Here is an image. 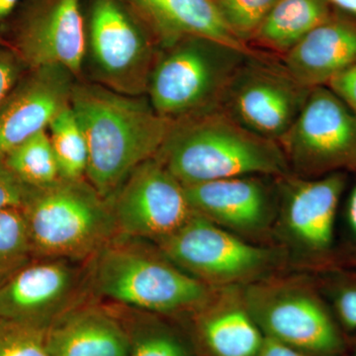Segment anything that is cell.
Returning <instances> with one entry per match:
<instances>
[{
    "instance_id": "18",
    "label": "cell",
    "mask_w": 356,
    "mask_h": 356,
    "mask_svg": "<svg viewBox=\"0 0 356 356\" xmlns=\"http://www.w3.org/2000/svg\"><path fill=\"white\" fill-rule=\"evenodd\" d=\"M51 356H128V339L116 312L74 306L47 327Z\"/></svg>"
},
{
    "instance_id": "21",
    "label": "cell",
    "mask_w": 356,
    "mask_h": 356,
    "mask_svg": "<svg viewBox=\"0 0 356 356\" xmlns=\"http://www.w3.org/2000/svg\"><path fill=\"white\" fill-rule=\"evenodd\" d=\"M330 16L327 0H277L252 41L284 56Z\"/></svg>"
},
{
    "instance_id": "4",
    "label": "cell",
    "mask_w": 356,
    "mask_h": 356,
    "mask_svg": "<svg viewBox=\"0 0 356 356\" xmlns=\"http://www.w3.org/2000/svg\"><path fill=\"white\" fill-rule=\"evenodd\" d=\"M97 291L133 310L156 315L198 312L212 299L207 284L153 250L113 240L93 257Z\"/></svg>"
},
{
    "instance_id": "3",
    "label": "cell",
    "mask_w": 356,
    "mask_h": 356,
    "mask_svg": "<svg viewBox=\"0 0 356 356\" xmlns=\"http://www.w3.org/2000/svg\"><path fill=\"white\" fill-rule=\"evenodd\" d=\"M33 257L93 259L117 233L111 205L86 178L29 187L22 206Z\"/></svg>"
},
{
    "instance_id": "22",
    "label": "cell",
    "mask_w": 356,
    "mask_h": 356,
    "mask_svg": "<svg viewBox=\"0 0 356 356\" xmlns=\"http://www.w3.org/2000/svg\"><path fill=\"white\" fill-rule=\"evenodd\" d=\"M119 314L128 339V356H194L188 339L156 314Z\"/></svg>"
},
{
    "instance_id": "34",
    "label": "cell",
    "mask_w": 356,
    "mask_h": 356,
    "mask_svg": "<svg viewBox=\"0 0 356 356\" xmlns=\"http://www.w3.org/2000/svg\"><path fill=\"white\" fill-rule=\"evenodd\" d=\"M348 221L351 231L356 235V185L351 191L348 203Z\"/></svg>"
},
{
    "instance_id": "5",
    "label": "cell",
    "mask_w": 356,
    "mask_h": 356,
    "mask_svg": "<svg viewBox=\"0 0 356 356\" xmlns=\"http://www.w3.org/2000/svg\"><path fill=\"white\" fill-rule=\"evenodd\" d=\"M247 53L202 37H187L161 48L147 96L161 116L178 121L219 108Z\"/></svg>"
},
{
    "instance_id": "31",
    "label": "cell",
    "mask_w": 356,
    "mask_h": 356,
    "mask_svg": "<svg viewBox=\"0 0 356 356\" xmlns=\"http://www.w3.org/2000/svg\"><path fill=\"white\" fill-rule=\"evenodd\" d=\"M337 310L346 327L356 329V288L343 290L339 295Z\"/></svg>"
},
{
    "instance_id": "19",
    "label": "cell",
    "mask_w": 356,
    "mask_h": 356,
    "mask_svg": "<svg viewBox=\"0 0 356 356\" xmlns=\"http://www.w3.org/2000/svg\"><path fill=\"white\" fill-rule=\"evenodd\" d=\"M344 184L346 179L339 172L315 180H291L284 192V216L297 242L313 250L331 245Z\"/></svg>"
},
{
    "instance_id": "9",
    "label": "cell",
    "mask_w": 356,
    "mask_h": 356,
    "mask_svg": "<svg viewBox=\"0 0 356 356\" xmlns=\"http://www.w3.org/2000/svg\"><path fill=\"white\" fill-rule=\"evenodd\" d=\"M158 243L166 259L205 284L250 280L267 270L275 255L243 242L197 213Z\"/></svg>"
},
{
    "instance_id": "25",
    "label": "cell",
    "mask_w": 356,
    "mask_h": 356,
    "mask_svg": "<svg viewBox=\"0 0 356 356\" xmlns=\"http://www.w3.org/2000/svg\"><path fill=\"white\" fill-rule=\"evenodd\" d=\"M32 257L22 210L18 207L0 209V284L30 264Z\"/></svg>"
},
{
    "instance_id": "14",
    "label": "cell",
    "mask_w": 356,
    "mask_h": 356,
    "mask_svg": "<svg viewBox=\"0 0 356 356\" xmlns=\"http://www.w3.org/2000/svg\"><path fill=\"white\" fill-rule=\"evenodd\" d=\"M79 273L65 259L30 262L0 284V318L48 327L74 308Z\"/></svg>"
},
{
    "instance_id": "13",
    "label": "cell",
    "mask_w": 356,
    "mask_h": 356,
    "mask_svg": "<svg viewBox=\"0 0 356 356\" xmlns=\"http://www.w3.org/2000/svg\"><path fill=\"white\" fill-rule=\"evenodd\" d=\"M79 77L60 65L26 70L0 105V156L35 134L70 106Z\"/></svg>"
},
{
    "instance_id": "6",
    "label": "cell",
    "mask_w": 356,
    "mask_h": 356,
    "mask_svg": "<svg viewBox=\"0 0 356 356\" xmlns=\"http://www.w3.org/2000/svg\"><path fill=\"white\" fill-rule=\"evenodd\" d=\"M84 70L91 83L122 95H147L161 47L126 0H90Z\"/></svg>"
},
{
    "instance_id": "29",
    "label": "cell",
    "mask_w": 356,
    "mask_h": 356,
    "mask_svg": "<svg viewBox=\"0 0 356 356\" xmlns=\"http://www.w3.org/2000/svg\"><path fill=\"white\" fill-rule=\"evenodd\" d=\"M29 186L22 184L7 168L3 156H0V209L21 208Z\"/></svg>"
},
{
    "instance_id": "12",
    "label": "cell",
    "mask_w": 356,
    "mask_h": 356,
    "mask_svg": "<svg viewBox=\"0 0 356 356\" xmlns=\"http://www.w3.org/2000/svg\"><path fill=\"white\" fill-rule=\"evenodd\" d=\"M109 202L117 233L156 242L175 233L195 213L184 185L156 158L136 168Z\"/></svg>"
},
{
    "instance_id": "36",
    "label": "cell",
    "mask_w": 356,
    "mask_h": 356,
    "mask_svg": "<svg viewBox=\"0 0 356 356\" xmlns=\"http://www.w3.org/2000/svg\"><path fill=\"white\" fill-rule=\"evenodd\" d=\"M355 356H356V353H355Z\"/></svg>"
},
{
    "instance_id": "17",
    "label": "cell",
    "mask_w": 356,
    "mask_h": 356,
    "mask_svg": "<svg viewBox=\"0 0 356 356\" xmlns=\"http://www.w3.org/2000/svg\"><path fill=\"white\" fill-rule=\"evenodd\" d=\"M153 33L159 47L187 37H202L254 53L229 32L213 0H126Z\"/></svg>"
},
{
    "instance_id": "10",
    "label": "cell",
    "mask_w": 356,
    "mask_h": 356,
    "mask_svg": "<svg viewBox=\"0 0 356 356\" xmlns=\"http://www.w3.org/2000/svg\"><path fill=\"white\" fill-rule=\"evenodd\" d=\"M278 144L288 165L301 172L356 168V113L327 86L312 88Z\"/></svg>"
},
{
    "instance_id": "7",
    "label": "cell",
    "mask_w": 356,
    "mask_h": 356,
    "mask_svg": "<svg viewBox=\"0 0 356 356\" xmlns=\"http://www.w3.org/2000/svg\"><path fill=\"white\" fill-rule=\"evenodd\" d=\"M88 22L83 0H22L0 34L28 69L60 65L83 74Z\"/></svg>"
},
{
    "instance_id": "32",
    "label": "cell",
    "mask_w": 356,
    "mask_h": 356,
    "mask_svg": "<svg viewBox=\"0 0 356 356\" xmlns=\"http://www.w3.org/2000/svg\"><path fill=\"white\" fill-rule=\"evenodd\" d=\"M259 356H313L308 353L295 350L285 344L278 343L273 339H267L264 341Z\"/></svg>"
},
{
    "instance_id": "27",
    "label": "cell",
    "mask_w": 356,
    "mask_h": 356,
    "mask_svg": "<svg viewBox=\"0 0 356 356\" xmlns=\"http://www.w3.org/2000/svg\"><path fill=\"white\" fill-rule=\"evenodd\" d=\"M0 356H51L47 327L0 318Z\"/></svg>"
},
{
    "instance_id": "26",
    "label": "cell",
    "mask_w": 356,
    "mask_h": 356,
    "mask_svg": "<svg viewBox=\"0 0 356 356\" xmlns=\"http://www.w3.org/2000/svg\"><path fill=\"white\" fill-rule=\"evenodd\" d=\"M277 0H213L229 32L247 44Z\"/></svg>"
},
{
    "instance_id": "16",
    "label": "cell",
    "mask_w": 356,
    "mask_h": 356,
    "mask_svg": "<svg viewBox=\"0 0 356 356\" xmlns=\"http://www.w3.org/2000/svg\"><path fill=\"white\" fill-rule=\"evenodd\" d=\"M356 62V22L332 17L314 28L283 56V65L304 88L327 86Z\"/></svg>"
},
{
    "instance_id": "1",
    "label": "cell",
    "mask_w": 356,
    "mask_h": 356,
    "mask_svg": "<svg viewBox=\"0 0 356 356\" xmlns=\"http://www.w3.org/2000/svg\"><path fill=\"white\" fill-rule=\"evenodd\" d=\"M70 106L88 143L86 178L108 201L136 168L156 156L173 124L147 95H122L91 81H76Z\"/></svg>"
},
{
    "instance_id": "30",
    "label": "cell",
    "mask_w": 356,
    "mask_h": 356,
    "mask_svg": "<svg viewBox=\"0 0 356 356\" xmlns=\"http://www.w3.org/2000/svg\"><path fill=\"white\" fill-rule=\"evenodd\" d=\"M327 86L356 113V62L332 79Z\"/></svg>"
},
{
    "instance_id": "28",
    "label": "cell",
    "mask_w": 356,
    "mask_h": 356,
    "mask_svg": "<svg viewBox=\"0 0 356 356\" xmlns=\"http://www.w3.org/2000/svg\"><path fill=\"white\" fill-rule=\"evenodd\" d=\"M27 70L15 51L0 43V105Z\"/></svg>"
},
{
    "instance_id": "15",
    "label": "cell",
    "mask_w": 356,
    "mask_h": 356,
    "mask_svg": "<svg viewBox=\"0 0 356 356\" xmlns=\"http://www.w3.org/2000/svg\"><path fill=\"white\" fill-rule=\"evenodd\" d=\"M184 186L194 212L220 227L254 232L261 229L269 216L268 188L255 175Z\"/></svg>"
},
{
    "instance_id": "24",
    "label": "cell",
    "mask_w": 356,
    "mask_h": 356,
    "mask_svg": "<svg viewBox=\"0 0 356 356\" xmlns=\"http://www.w3.org/2000/svg\"><path fill=\"white\" fill-rule=\"evenodd\" d=\"M60 178H86L88 165V143L72 106L60 111L48 129Z\"/></svg>"
},
{
    "instance_id": "20",
    "label": "cell",
    "mask_w": 356,
    "mask_h": 356,
    "mask_svg": "<svg viewBox=\"0 0 356 356\" xmlns=\"http://www.w3.org/2000/svg\"><path fill=\"white\" fill-rule=\"evenodd\" d=\"M195 334L209 356H259L266 337L238 302L212 303L196 312Z\"/></svg>"
},
{
    "instance_id": "8",
    "label": "cell",
    "mask_w": 356,
    "mask_h": 356,
    "mask_svg": "<svg viewBox=\"0 0 356 356\" xmlns=\"http://www.w3.org/2000/svg\"><path fill=\"white\" fill-rule=\"evenodd\" d=\"M310 90L293 79L283 63L255 53L236 70L219 108L250 132L278 142L296 120Z\"/></svg>"
},
{
    "instance_id": "23",
    "label": "cell",
    "mask_w": 356,
    "mask_h": 356,
    "mask_svg": "<svg viewBox=\"0 0 356 356\" xmlns=\"http://www.w3.org/2000/svg\"><path fill=\"white\" fill-rule=\"evenodd\" d=\"M3 159L7 168L27 186H48L60 178L47 130L23 140L4 154Z\"/></svg>"
},
{
    "instance_id": "11",
    "label": "cell",
    "mask_w": 356,
    "mask_h": 356,
    "mask_svg": "<svg viewBox=\"0 0 356 356\" xmlns=\"http://www.w3.org/2000/svg\"><path fill=\"white\" fill-rule=\"evenodd\" d=\"M243 304L267 339L313 356L336 355L343 348L331 317L303 287L254 284L245 292Z\"/></svg>"
},
{
    "instance_id": "35",
    "label": "cell",
    "mask_w": 356,
    "mask_h": 356,
    "mask_svg": "<svg viewBox=\"0 0 356 356\" xmlns=\"http://www.w3.org/2000/svg\"><path fill=\"white\" fill-rule=\"evenodd\" d=\"M327 2H331L356 19V0H327Z\"/></svg>"
},
{
    "instance_id": "2",
    "label": "cell",
    "mask_w": 356,
    "mask_h": 356,
    "mask_svg": "<svg viewBox=\"0 0 356 356\" xmlns=\"http://www.w3.org/2000/svg\"><path fill=\"white\" fill-rule=\"evenodd\" d=\"M158 159L182 185L250 175H284L275 140L250 132L220 108L175 121Z\"/></svg>"
},
{
    "instance_id": "33",
    "label": "cell",
    "mask_w": 356,
    "mask_h": 356,
    "mask_svg": "<svg viewBox=\"0 0 356 356\" xmlns=\"http://www.w3.org/2000/svg\"><path fill=\"white\" fill-rule=\"evenodd\" d=\"M22 0H0V34Z\"/></svg>"
}]
</instances>
